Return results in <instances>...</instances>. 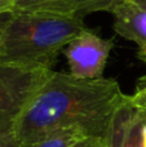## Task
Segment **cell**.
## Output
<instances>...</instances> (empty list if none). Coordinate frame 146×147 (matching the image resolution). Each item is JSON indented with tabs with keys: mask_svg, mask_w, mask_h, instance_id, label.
Segmentation results:
<instances>
[{
	"mask_svg": "<svg viewBox=\"0 0 146 147\" xmlns=\"http://www.w3.org/2000/svg\"><path fill=\"white\" fill-rule=\"evenodd\" d=\"M114 41L83 28L64 49L70 74L79 79H100L107 63Z\"/></svg>",
	"mask_w": 146,
	"mask_h": 147,
	"instance_id": "277c9868",
	"label": "cell"
},
{
	"mask_svg": "<svg viewBox=\"0 0 146 147\" xmlns=\"http://www.w3.org/2000/svg\"><path fill=\"white\" fill-rule=\"evenodd\" d=\"M0 147H25L20 142L14 132L0 136Z\"/></svg>",
	"mask_w": 146,
	"mask_h": 147,
	"instance_id": "8fae6325",
	"label": "cell"
},
{
	"mask_svg": "<svg viewBox=\"0 0 146 147\" xmlns=\"http://www.w3.org/2000/svg\"><path fill=\"white\" fill-rule=\"evenodd\" d=\"M9 16L10 14L0 16V41H1L3 34H4V30H5V27H7V23H8V20H9Z\"/></svg>",
	"mask_w": 146,
	"mask_h": 147,
	"instance_id": "5bb4252c",
	"label": "cell"
},
{
	"mask_svg": "<svg viewBox=\"0 0 146 147\" xmlns=\"http://www.w3.org/2000/svg\"><path fill=\"white\" fill-rule=\"evenodd\" d=\"M87 137L91 136L80 128H62L48 133L26 147H74Z\"/></svg>",
	"mask_w": 146,
	"mask_h": 147,
	"instance_id": "52a82bcc",
	"label": "cell"
},
{
	"mask_svg": "<svg viewBox=\"0 0 146 147\" xmlns=\"http://www.w3.org/2000/svg\"><path fill=\"white\" fill-rule=\"evenodd\" d=\"M83 28V18L76 16L10 14L0 41V62L52 69L59 53Z\"/></svg>",
	"mask_w": 146,
	"mask_h": 147,
	"instance_id": "7a4b0ae2",
	"label": "cell"
},
{
	"mask_svg": "<svg viewBox=\"0 0 146 147\" xmlns=\"http://www.w3.org/2000/svg\"><path fill=\"white\" fill-rule=\"evenodd\" d=\"M127 94L114 79H79L53 71L21 114L14 134L23 146L62 128H80L91 137H106Z\"/></svg>",
	"mask_w": 146,
	"mask_h": 147,
	"instance_id": "6da1fadb",
	"label": "cell"
},
{
	"mask_svg": "<svg viewBox=\"0 0 146 147\" xmlns=\"http://www.w3.org/2000/svg\"><path fill=\"white\" fill-rule=\"evenodd\" d=\"M74 147H107V145L106 140L102 137H87Z\"/></svg>",
	"mask_w": 146,
	"mask_h": 147,
	"instance_id": "7c38bea8",
	"label": "cell"
},
{
	"mask_svg": "<svg viewBox=\"0 0 146 147\" xmlns=\"http://www.w3.org/2000/svg\"><path fill=\"white\" fill-rule=\"evenodd\" d=\"M16 4H17V0H0V16L12 14Z\"/></svg>",
	"mask_w": 146,
	"mask_h": 147,
	"instance_id": "4fadbf2b",
	"label": "cell"
},
{
	"mask_svg": "<svg viewBox=\"0 0 146 147\" xmlns=\"http://www.w3.org/2000/svg\"><path fill=\"white\" fill-rule=\"evenodd\" d=\"M129 97H131V101L133 102L137 107H140V109H142V110H146V75L142 76L139 80V83H137V85H136V90Z\"/></svg>",
	"mask_w": 146,
	"mask_h": 147,
	"instance_id": "30bf717a",
	"label": "cell"
},
{
	"mask_svg": "<svg viewBox=\"0 0 146 147\" xmlns=\"http://www.w3.org/2000/svg\"><path fill=\"white\" fill-rule=\"evenodd\" d=\"M114 30L139 47L137 57L146 63V8L129 0H120L111 8Z\"/></svg>",
	"mask_w": 146,
	"mask_h": 147,
	"instance_id": "8992f818",
	"label": "cell"
},
{
	"mask_svg": "<svg viewBox=\"0 0 146 147\" xmlns=\"http://www.w3.org/2000/svg\"><path fill=\"white\" fill-rule=\"evenodd\" d=\"M129 1L135 3V4L140 5V7H144V8H146V0H129Z\"/></svg>",
	"mask_w": 146,
	"mask_h": 147,
	"instance_id": "9a60e30c",
	"label": "cell"
},
{
	"mask_svg": "<svg viewBox=\"0 0 146 147\" xmlns=\"http://www.w3.org/2000/svg\"><path fill=\"white\" fill-rule=\"evenodd\" d=\"M105 140L107 147H146V110L127 96L111 119Z\"/></svg>",
	"mask_w": 146,
	"mask_h": 147,
	"instance_id": "5b68a950",
	"label": "cell"
},
{
	"mask_svg": "<svg viewBox=\"0 0 146 147\" xmlns=\"http://www.w3.org/2000/svg\"><path fill=\"white\" fill-rule=\"evenodd\" d=\"M119 1L120 0H69L72 14L80 18L96 12H110Z\"/></svg>",
	"mask_w": 146,
	"mask_h": 147,
	"instance_id": "9c48e42d",
	"label": "cell"
},
{
	"mask_svg": "<svg viewBox=\"0 0 146 147\" xmlns=\"http://www.w3.org/2000/svg\"><path fill=\"white\" fill-rule=\"evenodd\" d=\"M52 72L43 66L0 62V136L14 132L25 107Z\"/></svg>",
	"mask_w": 146,
	"mask_h": 147,
	"instance_id": "3957f363",
	"label": "cell"
},
{
	"mask_svg": "<svg viewBox=\"0 0 146 147\" xmlns=\"http://www.w3.org/2000/svg\"><path fill=\"white\" fill-rule=\"evenodd\" d=\"M14 13H48L74 16L69 0H17Z\"/></svg>",
	"mask_w": 146,
	"mask_h": 147,
	"instance_id": "ba28073f",
	"label": "cell"
}]
</instances>
